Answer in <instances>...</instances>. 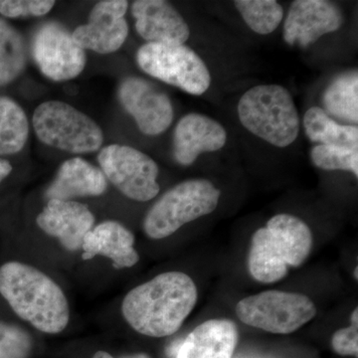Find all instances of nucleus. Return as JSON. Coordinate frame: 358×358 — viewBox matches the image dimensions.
I'll return each instance as SVG.
<instances>
[{
  "instance_id": "1",
  "label": "nucleus",
  "mask_w": 358,
  "mask_h": 358,
  "mask_svg": "<svg viewBox=\"0 0 358 358\" xmlns=\"http://www.w3.org/2000/svg\"><path fill=\"white\" fill-rule=\"evenodd\" d=\"M199 292L189 275L166 272L136 287L124 296L122 313L134 331L150 338L171 336L197 303Z\"/></svg>"
},
{
  "instance_id": "2",
  "label": "nucleus",
  "mask_w": 358,
  "mask_h": 358,
  "mask_svg": "<svg viewBox=\"0 0 358 358\" xmlns=\"http://www.w3.org/2000/svg\"><path fill=\"white\" fill-rule=\"evenodd\" d=\"M0 294L20 319L42 333L60 334L68 326L70 308L64 292L37 268L20 262L2 265Z\"/></svg>"
},
{
  "instance_id": "3",
  "label": "nucleus",
  "mask_w": 358,
  "mask_h": 358,
  "mask_svg": "<svg viewBox=\"0 0 358 358\" xmlns=\"http://www.w3.org/2000/svg\"><path fill=\"white\" fill-rule=\"evenodd\" d=\"M313 244L312 231L301 219L278 214L252 237L250 275L264 284L281 281L289 268L299 267L307 261Z\"/></svg>"
},
{
  "instance_id": "4",
  "label": "nucleus",
  "mask_w": 358,
  "mask_h": 358,
  "mask_svg": "<svg viewBox=\"0 0 358 358\" xmlns=\"http://www.w3.org/2000/svg\"><path fill=\"white\" fill-rule=\"evenodd\" d=\"M238 115L245 128L275 147H288L298 138V110L288 90L280 85L250 89L240 99Z\"/></svg>"
},
{
  "instance_id": "5",
  "label": "nucleus",
  "mask_w": 358,
  "mask_h": 358,
  "mask_svg": "<svg viewBox=\"0 0 358 358\" xmlns=\"http://www.w3.org/2000/svg\"><path fill=\"white\" fill-rule=\"evenodd\" d=\"M220 190L206 179H190L167 190L148 210L143 231L150 239L171 236L185 224L212 213Z\"/></svg>"
},
{
  "instance_id": "6",
  "label": "nucleus",
  "mask_w": 358,
  "mask_h": 358,
  "mask_svg": "<svg viewBox=\"0 0 358 358\" xmlns=\"http://www.w3.org/2000/svg\"><path fill=\"white\" fill-rule=\"evenodd\" d=\"M35 133L42 143L72 152L88 154L103 141L99 124L76 108L59 101L42 103L33 115Z\"/></svg>"
},
{
  "instance_id": "7",
  "label": "nucleus",
  "mask_w": 358,
  "mask_h": 358,
  "mask_svg": "<svg viewBox=\"0 0 358 358\" xmlns=\"http://www.w3.org/2000/svg\"><path fill=\"white\" fill-rule=\"evenodd\" d=\"M235 312L247 326L271 334H289L310 322L317 315V308L305 294L265 291L242 299Z\"/></svg>"
},
{
  "instance_id": "8",
  "label": "nucleus",
  "mask_w": 358,
  "mask_h": 358,
  "mask_svg": "<svg viewBox=\"0 0 358 358\" xmlns=\"http://www.w3.org/2000/svg\"><path fill=\"white\" fill-rule=\"evenodd\" d=\"M143 72L192 95H202L211 84L203 60L185 45L147 43L136 53Z\"/></svg>"
},
{
  "instance_id": "9",
  "label": "nucleus",
  "mask_w": 358,
  "mask_h": 358,
  "mask_svg": "<svg viewBox=\"0 0 358 358\" xmlns=\"http://www.w3.org/2000/svg\"><path fill=\"white\" fill-rule=\"evenodd\" d=\"M101 171L129 199L145 202L159 192V166L154 159L127 145H110L98 157Z\"/></svg>"
},
{
  "instance_id": "10",
  "label": "nucleus",
  "mask_w": 358,
  "mask_h": 358,
  "mask_svg": "<svg viewBox=\"0 0 358 358\" xmlns=\"http://www.w3.org/2000/svg\"><path fill=\"white\" fill-rule=\"evenodd\" d=\"M32 54L42 74L56 82L74 79L86 65L84 49L57 22L40 26L33 37Z\"/></svg>"
},
{
  "instance_id": "11",
  "label": "nucleus",
  "mask_w": 358,
  "mask_h": 358,
  "mask_svg": "<svg viewBox=\"0 0 358 358\" xmlns=\"http://www.w3.org/2000/svg\"><path fill=\"white\" fill-rule=\"evenodd\" d=\"M119 99L141 133L157 136L173 122V108L169 96L143 78H126L120 85Z\"/></svg>"
},
{
  "instance_id": "12",
  "label": "nucleus",
  "mask_w": 358,
  "mask_h": 358,
  "mask_svg": "<svg viewBox=\"0 0 358 358\" xmlns=\"http://www.w3.org/2000/svg\"><path fill=\"white\" fill-rule=\"evenodd\" d=\"M129 2L124 0H103L98 2L89 15L88 24L79 26L72 37L84 50L100 54L119 50L129 34L124 20Z\"/></svg>"
},
{
  "instance_id": "13",
  "label": "nucleus",
  "mask_w": 358,
  "mask_h": 358,
  "mask_svg": "<svg viewBox=\"0 0 358 358\" xmlns=\"http://www.w3.org/2000/svg\"><path fill=\"white\" fill-rule=\"evenodd\" d=\"M343 22L336 4L324 0H296L285 21L284 40L289 45L307 48L322 35L336 31Z\"/></svg>"
},
{
  "instance_id": "14",
  "label": "nucleus",
  "mask_w": 358,
  "mask_h": 358,
  "mask_svg": "<svg viewBox=\"0 0 358 358\" xmlns=\"http://www.w3.org/2000/svg\"><path fill=\"white\" fill-rule=\"evenodd\" d=\"M40 229L56 238L68 251L82 249L84 238L94 227L95 217L80 202L51 199L36 218Z\"/></svg>"
},
{
  "instance_id": "15",
  "label": "nucleus",
  "mask_w": 358,
  "mask_h": 358,
  "mask_svg": "<svg viewBox=\"0 0 358 358\" xmlns=\"http://www.w3.org/2000/svg\"><path fill=\"white\" fill-rule=\"evenodd\" d=\"M131 13L136 31L148 43L183 45L189 38V26L169 2L138 0Z\"/></svg>"
},
{
  "instance_id": "16",
  "label": "nucleus",
  "mask_w": 358,
  "mask_h": 358,
  "mask_svg": "<svg viewBox=\"0 0 358 358\" xmlns=\"http://www.w3.org/2000/svg\"><path fill=\"white\" fill-rule=\"evenodd\" d=\"M226 141L227 134L218 122L204 115H186L174 129V159L181 166H190L203 152L221 150Z\"/></svg>"
},
{
  "instance_id": "17",
  "label": "nucleus",
  "mask_w": 358,
  "mask_h": 358,
  "mask_svg": "<svg viewBox=\"0 0 358 358\" xmlns=\"http://www.w3.org/2000/svg\"><path fill=\"white\" fill-rule=\"evenodd\" d=\"M82 250L84 260L106 257L115 268L133 267L140 260L133 233L117 221H105L92 228L84 238Z\"/></svg>"
},
{
  "instance_id": "18",
  "label": "nucleus",
  "mask_w": 358,
  "mask_h": 358,
  "mask_svg": "<svg viewBox=\"0 0 358 358\" xmlns=\"http://www.w3.org/2000/svg\"><path fill=\"white\" fill-rule=\"evenodd\" d=\"M237 343L238 329L232 320H209L180 343L176 358H231Z\"/></svg>"
},
{
  "instance_id": "19",
  "label": "nucleus",
  "mask_w": 358,
  "mask_h": 358,
  "mask_svg": "<svg viewBox=\"0 0 358 358\" xmlns=\"http://www.w3.org/2000/svg\"><path fill=\"white\" fill-rule=\"evenodd\" d=\"M108 182L100 169L81 157L66 160L45 193L48 200L72 201L78 197L100 196Z\"/></svg>"
},
{
  "instance_id": "20",
  "label": "nucleus",
  "mask_w": 358,
  "mask_h": 358,
  "mask_svg": "<svg viewBox=\"0 0 358 358\" xmlns=\"http://www.w3.org/2000/svg\"><path fill=\"white\" fill-rule=\"evenodd\" d=\"M306 134L313 143L358 150V129L350 124H339L319 107L307 110L303 117Z\"/></svg>"
},
{
  "instance_id": "21",
  "label": "nucleus",
  "mask_w": 358,
  "mask_h": 358,
  "mask_svg": "<svg viewBox=\"0 0 358 358\" xmlns=\"http://www.w3.org/2000/svg\"><path fill=\"white\" fill-rule=\"evenodd\" d=\"M324 112L343 122H358L357 71L339 75L329 85L322 96Z\"/></svg>"
},
{
  "instance_id": "22",
  "label": "nucleus",
  "mask_w": 358,
  "mask_h": 358,
  "mask_svg": "<svg viewBox=\"0 0 358 358\" xmlns=\"http://www.w3.org/2000/svg\"><path fill=\"white\" fill-rule=\"evenodd\" d=\"M28 134L29 126L22 108L11 99L0 98V155L20 152Z\"/></svg>"
},
{
  "instance_id": "23",
  "label": "nucleus",
  "mask_w": 358,
  "mask_h": 358,
  "mask_svg": "<svg viewBox=\"0 0 358 358\" xmlns=\"http://www.w3.org/2000/svg\"><path fill=\"white\" fill-rule=\"evenodd\" d=\"M26 64V47L13 26L0 18V85L14 81Z\"/></svg>"
},
{
  "instance_id": "24",
  "label": "nucleus",
  "mask_w": 358,
  "mask_h": 358,
  "mask_svg": "<svg viewBox=\"0 0 358 358\" xmlns=\"http://www.w3.org/2000/svg\"><path fill=\"white\" fill-rule=\"evenodd\" d=\"M234 4L247 25L258 34L275 31L284 16V9L275 0H237Z\"/></svg>"
},
{
  "instance_id": "25",
  "label": "nucleus",
  "mask_w": 358,
  "mask_h": 358,
  "mask_svg": "<svg viewBox=\"0 0 358 358\" xmlns=\"http://www.w3.org/2000/svg\"><path fill=\"white\" fill-rule=\"evenodd\" d=\"M310 157L313 166L320 169L352 171L358 176V150L319 145L313 148Z\"/></svg>"
},
{
  "instance_id": "26",
  "label": "nucleus",
  "mask_w": 358,
  "mask_h": 358,
  "mask_svg": "<svg viewBox=\"0 0 358 358\" xmlns=\"http://www.w3.org/2000/svg\"><path fill=\"white\" fill-rule=\"evenodd\" d=\"M32 350L30 334L20 327L0 322V358H27Z\"/></svg>"
},
{
  "instance_id": "27",
  "label": "nucleus",
  "mask_w": 358,
  "mask_h": 358,
  "mask_svg": "<svg viewBox=\"0 0 358 358\" xmlns=\"http://www.w3.org/2000/svg\"><path fill=\"white\" fill-rule=\"evenodd\" d=\"M55 1L49 0H0V13L6 17L45 15L53 8Z\"/></svg>"
},
{
  "instance_id": "28",
  "label": "nucleus",
  "mask_w": 358,
  "mask_h": 358,
  "mask_svg": "<svg viewBox=\"0 0 358 358\" xmlns=\"http://www.w3.org/2000/svg\"><path fill=\"white\" fill-rule=\"evenodd\" d=\"M331 346L338 355L357 357L358 355V308L350 317V326L338 329L331 338Z\"/></svg>"
},
{
  "instance_id": "29",
  "label": "nucleus",
  "mask_w": 358,
  "mask_h": 358,
  "mask_svg": "<svg viewBox=\"0 0 358 358\" xmlns=\"http://www.w3.org/2000/svg\"><path fill=\"white\" fill-rule=\"evenodd\" d=\"M13 171V166L6 159H0V183Z\"/></svg>"
},
{
  "instance_id": "30",
  "label": "nucleus",
  "mask_w": 358,
  "mask_h": 358,
  "mask_svg": "<svg viewBox=\"0 0 358 358\" xmlns=\"http://www.w3.org/2000/svg\"><path fill=\"white\" fill-rule=\"evenodd\" d=\"M92 358H114L110 353L106 352H98L94 355V357Z\"/></svg>"
},
{
  "instance_id": "31",
  "label": "nucleus",
  "mask_w": 358,
  "mask_h": 358,
  "mask_svg": "<svg viewBox=\"0 0 358 358\" xmlns=\"http://www.w3.org/2000/svg\"><path fill=\"white\" fill-rule=\"evenodd\" d=\"M122 358H150L147 355H143V353H138V355H128V357H124Z\"/></svg>"
},
{
  "instance_id": "32",
  "label": "nucleus",
  "mask_w": 358,
  "mask_h": 358,
  "mask_svg": "<svg viewBox=\"0 0 358 358\" xmlns=\"http://www.w3.org/2000/svg\"><path fill=\"white\" fill-rule=\"evenodd\" d=\"M355 279L357 280V268H355Z\"/></svg>"
}]
</instances>
